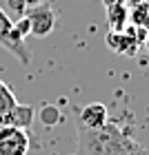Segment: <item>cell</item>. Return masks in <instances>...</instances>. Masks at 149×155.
Wrapping results in <instances>:
<instances>
[{
    "label": "cell",
    "instance_id": "6da1fadb",
    "mask_svg": "<svg viewBox=\"0 0 149 155\" xmlns=\"http://www.w3.org/2000/svg\"><path fill=\"white\" fill-rule=\"evenodd\" d=\"M78 146L82 155H147L143 146H138L125 131L109 122L96 131L80 129Z\"/></svg>",
    "mask_w": 149,
    "mask_h": 155
},
{
    "label": "cell",
    "instance_id": "7a4b0ae2",
    "mask_svg": "<svg viewBox=\"0 0 149 155\" xmlns=\"http://www.w3.org/2000/svg\"><path fill=\"white\" fill-rule=\"evenodd\" d=\"M0 47H5L13 58L23 64H29L31 62V51L27 47L25 38H20L16 31H13V20L7 16V11L0 7Z\"/></svg>",
    "mask_w": 149,
    "mask_h": 155
},
{
    "label": "cell",
    "instance_id": "3957f363",
    "mask_svg": "<svg viewBox=\"0 0 149 155\" xmlns=\"http://www.w3.org/2000/svg\"><path fill=\"white\" fill-rule=\"evenodd\" d=\"M105 42H107V47L113 53L133 58V55L138 53V47H140V42H138V27L136 25H127L123 31H109L107 38H105Z\"/></svg>",
    "mask_w": 149,
    "mask_h": 155
},
{
    "label": "cell",
    "instance_id": "277c9868",
    "mask_svg": "<svg viewBox=\"0 0 149 155\" xmlns=\"http://www.w3.org/2000/svg\"><path fill=\"white\" fill-rule=\"evenodd\" d=\"M29 151V135L25 129L0 124V155H25Z\"/></svg>",
    "mask_w": 149,
    "mask_h": 155
},
{
    "label": "cell",
    "instance_id": "5b68a950",
    "mask_svg": "<svg viewBox=\"0 0 149 155\" xmlns=\"http://www.w3.org/2000/svg\"><path fill=\"white\" fill-rule=\"evenodd\" d=\"M25 16L31 25V33L38 38H47L56 29V11L47 2H42L38 7H29L25 11Z\"/></svg>",
    "mask_w": 149,
    "mask_h": 155
},
{
    "label": "cell",
    "instance_id": "8992f818",
    "mask_svg": "<svg viewBox=\"0 0 149 155\" xmlns=\"http://www.w3.org/2000/svg\"><path fill=\"white\" fill-rule=\"evenodd\" d=\"M78 120H80V129H89V131L102 129V126L109 122L107 107L100 104V102H91V104H87V107H82Z\"/></svg>",
    "mask_w": 149,
    "mask_h": 155
},
{
    "label": "cell",
    "instance_id": "52a82bcc",
    "mask_svg": "<svg viewBox=\"0 0 149 155\" xmlns=\"http://www.w3.org/2000/svg\"><path fill=\"white\" fill-rule=\"evenodd\" d=\"M33 113H36V109L29 107V104H16L13 107V111L9 115H7V120L2 124H9V126H18V129H29L31 122H33Z\"/></svg>",
    "mask_w": 149,
    "mask_h": 155
},
{
    "label": "cell",
    "instance_id": "ba28073f",
    "mask_svg": "<svg viewBox=\"0 0 149 155\" xmlns=\"http://www.w3.org/2000/svg\"><path fill=\"white\" fill-rule=\"evenodd\" d=\"M107 25H109V31H123L129 25V9H127V5L107 7Z\"/></svg>",
    "mask_w": 149,
    "mask_h": 155
},
{
    "label": "cell",
    "instance_id": "9c48e42d",
    "mask_svg": "<svg viewBox=\"0 0 149 155\" xmlns=\"http://www.w3.org/2000/svg\"><path fill=\"white\" fill-rule=\"evenodd\" d=\"M16 104H18V100H16V95H13V91L0 80V124L7 120V115L13 111Z\"/></svg>",
    "mask_w": 149,
    "mask_h": 155
},
{
    "label": "cell",
    "instance_id": "30bf717a",
    "mask_svg": "<svg viewBox=\"0 0 149 155\" xmlns=\"http://www.w3.org/2000/svg\"><path fill=\"white\" fill-rule=\"evenodd\" d=\"M129 22L136 27H143L145 31H149V2L131 5L129 9Z\"/></svg>",
    "mask_w": 149,
    "mask_h": 155
},
{
    "label": "cell",
    "instance_id": "8fae6325",
    "mask_svg": "<svg viewBox=\"0 0 149 155\" xmlns=\"http://www.w3.org/2000/svg\"><path fill=\"white\" fill-rule=\"evenodd\" d=\"M40 120L47 126H54L60 120V111L56 109V107H49V104H47V107H42V111H40Z\"/></svg>",
    "mask_w": 149,
    "mask_h": 155
},
{
    "label": "cell",
    "instance_id": "7c38bea8",
    "mask_svg": "<svg viewBox=\"0 0 149 155\" xmlns=\"http://www.w3.org/2000/svg\"><path fill=\"white\" fill-rule=\"evenodd\" d=\"M13 31H16L20 38H27L31 33V25H29V20H27V16H20L16 22H13Z\"/></svg>",
    "mask_w": 149,
    "mask_h": 155
},
{
    "label": "cell",
    "instance_id": "4fadbf2b",
    "mask_svg": "<svg viewBox=\"0 0 149 155\" xmlns=\"http://www.w3.org/2000/svg\"><path fill=\"white\" fill-rule=\"evenodd\" d=\"M7 2H9V7H11V11H13V13H18V18H20V16H25L27 5L23 2V0H7Z\"/></svg>",
    "mask_w": 149,
    "mask_h": 155
},
{
    "label": "cell",
    "instance_id": "5bb4252c",
    "mask_svg": "<svg viewBox=\"0 0 149 155\" xmlns=\"http://www.w3.org/2000/svg\"><path fill=\"white\" fill-rule=\"evenodd\" d=\"M105 7H120V5H127V0H102Z\"/></svg>",
    "mask_w": 149,
    "mask_h": 155
},
{
    "label": "cell",
    "instance_id": "9a60e30c",
    "mask_svg": "<svg viewBox=\"0 0 149 155\" xmlns=\"http://www.w3.org/2000/svg\"><path fill=\"white\" fill-rule=\"evenodd\" d=\"M23 2H25L27 7H38V5L45 2V0H23Z\"/></svg>",
    "mask_w": 149,
    "mask_h": 155
},
{
    "label": "cell",
    "instance_id": "2e32d148",
    "mask_svg": "<svg viewBox=\"0 0 149 155\" xmlns=\"http://www.w3.org/2000/svg\"><path fill=\"white\" fill-rule=\"evenodd\" d=\"M140 2H149V0H127V5H140Z\"/></svg>",
    "mask_w": 149,
    "mask_h": 155
},
{
    "label": "cell",
    "instance_id": "e0dca14e",
    "mask_svg": "<svg viewBox=\"0 0 149 155\" xmlns=\"http://www.w3.org/2000/svg\"><path fill=\"white\" fill-rule=\"evenodd\" d=\"M143 45H145V49L149 51V31H147V36H145V42H143Z\"/></svg>",
    "mask_w": 149,
    "mask_h": 155
}]
</instances>
